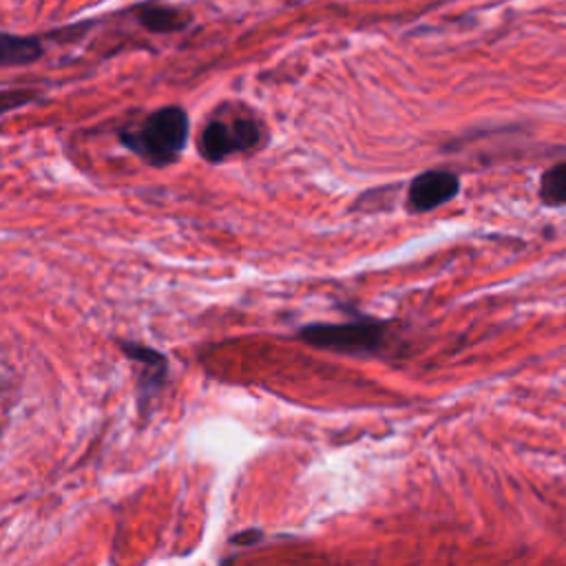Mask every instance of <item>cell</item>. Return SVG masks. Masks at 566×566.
Masks as SVG:
<instances>
[{
    "instance_id": "8fae6325",
    "label": "cell",
    "mask_w": 566,
    "mask_h": 566,
    "mask_svg": "<svg viewBox=\"0 0 566 566\" xmlns=\"http://www.w3.org/2000/svg\"><path fill=\"white\" fill-rule=\"evenodd\" d=\"M0 436H2V431H0Z\"/></svg>"
},
{
    "instance_id": "3957f363",
    "label": "cell",
    "mask_w": 566,
    "mask_h": 566,
    "mask_svg": "<svg viewBox=\"0 0 566 566\" xmlns=\"http://www.w3.org/2000/svg\"><path fill=\"white\" fill-rule=\"evenodd\" d=\"M387 323L374 318L347 321V323H310L298 327L296 338L314 349L347 354V356H374L387 347Z\"/></svg>"
},
{
    "instance_id": "7a4b0ae2",
    "label": "cell",
    "mask_w": 566,
    "mask_h": 566,
    "mask_svg": "<svg viewBox=\"0 0 566 566\" xmlns=\"http://www.w3.org/2000/svg\"><path fill=\"white\" fill-rule=\"evenodd\" d=\"M265 139L268 128L250 108L243 104H219L199 133L197 150L208 164H219L232 155L261 148Z\"/></svg>"
},
{
    "instance_id": "5b68a950",
    "label": "cell",
    "mask_w": 566,
    "mask_h": 566,
    "mask_svg": "<svg viewBox=\"0 0 566 566\" xmlns=\"http://www.w3.org/2000/svg\"><path fill=\"white\" fill-rule=\"evenodd\" d=\"M460 190L458 175L449 170H424L416 175L407 188V203L413 212H429L451 201Z\"/></svg>"
},
{
    "instance_id": "52a82bcc",
    "label": "cell",
    "mask_w": 566,
    "mask_h": 566,
    "mask_svg": "<svg viewBox=\"0 0 566 566\" xmlns=\"http://www.w3.org/2000/svg\"><path fill=\"white\" fill-rule=\"evenodd\" d=\"M44 55V38L0 29V69L29 66Z\"/></svg>"
},
{
    "instance_id": "277c9868",
    "label": "cell",
    "mask_w": 566,
    "mask_h": 566,
    "mask_svg": "<svg viewBox=\"0 0 566 566\" xmlns=\"http://www.w3.org/2000/svg\"><path fill=\"white\" fill-rule=\"evenodd\" d=\"M122 354L135 365V398L139 411H144L164 389L168 380L170 363L166 354L155 347L135 343V340H117Z\"/></svg>"
},
{
    "instance_id": "30bf717a",
    "label": "cell",
    "mask_w": 566,
    "mask_h": 566,
    "mask_svg": "<svg viewBox=\"0 0 566 566\" xmlns=\"http://www.w3.org/2000/svg\"><path fill=\"white\" fill-rule=\"evenodd\" d=\"M263 537V533L259 528H250L248 533H239L234 537H230V544H239V546H248V544H256Z\"/></svg>"
},
{
    "instance_id": "ba28073f",
    "label": "cell",
    "mask_w": 566,
    "mask_h": 566,
    "mask_svg": "<svg viewBox=\"0 0 566 566\" xmlns=\"http://www.w3.org/2000/svg\"><path fill=\"white\" fill-rule=\"evenodd\" d=\"M539 197L546 206H566V161L544 170L539 181Z\"/></svg>"
},
{
    "instance_id": "6da1fadb",
    "label": "cell",
    "mask_w": 566,
    "mask_h": 566,
    "mask_svg": "<svg viewBox=\"0 0 566 566\" xmlns=\"http://www.w3.org/2000/svg\"><path fill=\"white\" fill-rule=\"evenodd\" d=\"M188 113L177 104L155 108L142 122L126 124L117 130L119 144L153 168L175 164L188 144Z\"/></svg>"
},
{
    "instance_id": "9c48e42d",
    "label": "cell",
    "mask_w": 566,
    "mask_h": 566,
    "mask_svg": "<svg viewBox=\"0 0 566 566\" xmlns=\"http://www.w3.org/2000/svg\"><path fill=\"white\" fill-rule=\"evenodd\" d=\"M40 97H42V93L35 88H2L0 91V117L40 99Z\"/></svg>"
},
{
    "instance_id": "8992f818",
    "label": "cell",
    "mask_w": 566,
    "mask_h": 566,
    "mask_svg": "<svg viewBox=\"0 0 566 566\" xmlns=\"http://www.w3.org/2000/svg\"><path fill=\"white\" fill-rule=\"evenodd\" d=\"M130 15L135 18V22L155 33V35H168V33H181L186 31L195 15L190 9L181 7V4H172L166 0H144L130 7Z\"/></svg>"
}]
</instances>
